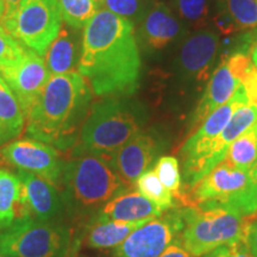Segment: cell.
<instances>
[{"label":"cell","instance_id":"obj_1","mask_svg":"<svg viewBox=\"0 0 257 257\" xmlns=\"http://www.w3.org/2000/svg\"><path fill=\"white\" fill-rule=\"evenodd\" d=\"M141 55L134 23L99 10L85 27L78 70L95 95L127 96L140 82Z\"/></svg>","mask_w":257,"mask_h":257},{"label":"cell","instance_id":"obj_2","mask_svg":"<svg viewBox=\"0 0 257 257\" xmlns=\"http://www.w3.org/2000/svg\"><path fill=\"white\" fill-rule=\"evenodd\" d=\"M91 101L92 89L79 72L50 76L27 118L28 136L62 152L72 149Z\"/></svg>","mask_w":257,"mask_h":257},{"label":"cell","instance_id":"obj_3","mask_svg":"<svg viewBox=\"0 0 257 257\" xmlns=\"http://www.w3.org/2000/svg\"><path fill=\"white\" fill-rule=\"evenodd\" d=\"M59 187L67 217L87 221L106 202L130 189L124 180L101 156H73L64 162Z\"/></svg>","mask_w":257,"mask_h":257},{"label":"cell","instance_id":"obj_4","mask_svg":"<svg viewBox=\"0 0 257 257\" xmlns=\"http://www.w3.org/2000/svg\"><path fill=\"white\" fill-rule=\"evenodd\" d=\"M147 120L143 106L124 96H110L89 107L73 156L91 155L110 160L113 154L142 131Z\"/></svg>","mask_w":257,"mask_h":257},{"label":"cell","instance_id":"obj_5","mask_svg":"<svg viewBox=\"0 0 257 257\" xmlns=\"http://www.w3.org/2000/svg\"><path fill=\"white\" fill-rule=\"evenodd\" d=\"M185 227L182 246L194 257L205 256L224 244L246 236L250 221L242 213L225 205L184 207Z\"/></svg>","mask_w":257,"mask_h":257},{"label":"cell","instance_id":"obj_6","mask_svg":"<svg viewBox=\"0 0 257 257\" xmlns=\"http://www.w3.org/2000/svg\"><path fill=\"white\" fill-rule=\"evenodd\" d=\"M72 240V229L66 221L21 218L0 232V252L11 257H67Z\"/></svg>","mask_w":257,"mask_h":257},{"label":"cell","instance_id":"obj_7","mask_svg":"<svg viewBox=\"0 0 257 257\" xmlns=\"http://www.w3.org/2000/svg\"><path fill=\"white\" fill-rule=\"evenodd\" d=\"M59 0H23L3 27L29 49L46 55L62 28Z\"/></svg>","mask_w":257,"mask_h":257},{"label":"cell","instance_id":"obj_8","mask_svg":"<svg viewBox=\"0 0 257 257\" xmlns=\"http://www.w3.org/2000/svg\"><path fill=\"white\" fill-rule=\"evenodd\" d=\"M185 227L182 208H173L147 221L115 248V257H160L180 238Z\"/></svg>","mask_w":257,"mask_h":257},{"label":"cell","instance_id":"obj_9","mask_svg":"<svg viewBox=\"0 0 257 257\" xmlns=\"http://www.w3.org/2000/svg\"><path fill=\"white\" fill-rule=\"evenodd\" d=\"M0 160L16 170H24L59 187L64 161L54 147L34 140H15L0 148Z\"/></svg>","mask_w":257,"mask_h":257},{"label":"cell","instance_id":"obj_10","mask_svg":"<svg viewBox=\"0 0 257 257\" xmlns=\"http://www.w3.org/2000/svg\"><path fill=\"white\" fill-rule=\"evenodd\" d=\"M0 75L17 98L25 118H28L50 79L46 61L36 51L25 47L19 59L0 68Z\"/></svg>","mask_w":257,"mask_h":257},{"label":"cell","instance_id":"obj_11","mask_svg":"<svg viewBox=\"0 0 257 257\" xmlns=\"http://www.w3.org/2000/svg\"><path fill=\"white\" fill-rule=\"evenodd\" d=\"M249 172L223 160L197 184L185 189L181 206L200 207L219 205L238 194L248 184Z\"/></svg>","mask_w":257,"mask_h":257},{"label":"cell","instance_id":"obj_12","mask_svg":"<svg viewBox=\"0 0 257 257\" xmlns=\"http://www.w3.org/2000/svg\"><path fill=\"white\" fill-rule=\"evenodd\" d=\"M16 173L21 181V218L41 223L64 221L67 212L57 186L24 170Z\"/></svg>","mask_w":257,"mask_h":257},{"label":"cell","instance_id":"obj_13","mask_svg":"<svg viewBox=\"0 0 257 257\" xmlns=\"http://www.w3.org/2000/svg\"><path fill=\"white\" fill-rule=\"evenodd\" d=\"M163 148L165 142L159 134L153 130L141 131L108 161L125 184L133 187L137 179L155 165Z\"/></svg>","mask_w":257,"mask_h":257},{"label":"cell","instance_id":"obj_14","mask_svg":"<svg viewBox=\"0 0 257 257\" xmlns=\"http://www.w3.org/2000/svg\"><path fill=\"white\" fill-rule=\"evenodd\" d=\"M245 104H248V99L243 86L240 85L232 98L226 104L221 105L216 111L212 112L200 124L198 130L192 136H189L181 149V155L184 157V179L191 174L199 161L205 156L214 138L229 123L234 111Z\"/></svg>","mask_w":257,"mask_h":257},{"label":"cell","instance_id":"obj_15","mask_svg":"<svg viewBox=\"0 0 257 257\" xmlns=\"http://www.w3.org/2000/svg\"><path fill=\"white\" fill-rule=\"evenodd\" d=\"M255 121H257V106L245 104L237 108L224 130L214 138L205 156L199 161L191 174L185 179L186 188H189L191 186L197 184L199 180L204 178L217 165H219L226 156L227 149L231 144L244 131L248 130Z\"/></svg>","mask_w":257,"mask_h":257},{"label":"cell","instance_id":"obj_16","mask_svg":"<svg viewBox=\"0 0 257 257\" xmlns=\"http://www.w3.org/2000/svg\"><path fill=\"white\" fill-rule=\"evenodd\" d=\"M218 47L219 41L213 32L201 31L188 38L180 51V68L184 75L198 81L207 80Z\"/></svg>","mask_w":257,"mask_h":257},{"label":"cell","instance_id":"obj_17","mask_svg":"<svg viewBox=\"0 0 257 257\" xmlns=\"http://www.w3.org/2000/svg\"><path fill=\"white\" fill-rule=\"evenodd\" d=\"M163 213L166 212L138 191H126L106 202L89 220H152Z\"/></svg>","mask_w":257,"mask_h":257},{"label":"cell","instance_id":"obj_18","mask_svg":"<svg viewBox=\"0 0 257 257\" xmlns=\"http://www.w3.org/2000/svg\"><path fill=\"white\" fill-rule=\"evenodd\" d=\"M242 83L231 74L226 60L221 61L220 66L212 74L206 91L199 102L193 115V126H198L221 105L226 104L232 98Z\"/></svg>","mask_w":257,"mask_h":257},{"label":"cell","instance_id":"obj_19","mask_svg":"<svg viewBox=\"0 0 257 257\" xmlns=\"http://www.w3.org/2000/svg\"><path fill=\"white\" fill-rule=\"evenodd\" d=\"M81 40L78 29L69 25L61 28L59 35L46 53L44 61L50 76L76 72L81 53Z\"/></svg>","mask_w":257,"mask_h":257},{"label":"cell","instance_id":"obj_20","mask_svg":"<svg viewBox=\"0 0 257 257\" xmlns=\"http://www.w3.org/2000/svg\"><path fill=\"white\" fill-rule=\"evenodd\" d=\"M181 32V25L165 4H156L144 16L141 25V38L148 48L162 49L176 40Z\"/></svg>","mask_w":257,"mask_h":257},{"label":"cell","instance_id":"obj_21","mask_svg":"<svg viewBox=\"0 0 257 257\" xmlns=\"http://www.w3.org/2000/svg\"><path fill=\"white\" fill-rule=\"evenodd\" d=\"M149 220L118 221V220H88L85 224L86 245L96 250L115 249L133 233Z\"/></svg>","mask_w":257,"mask_h":257},{"label":"cell","instance_id":"obj_22","mask_svg":"<svg viewBox=\"0 0 257 257\" xmlns=\"http://www.w3.org/2000/svg\"><path fill=\"white\" fill-rule=\"evenodd\" d=\"M214 22L223 35L257 27V0H218Z\"/></svg>","mask_w":257,"mask_h":257},{"label":"cell","instance_id":"obj_23","mask_svg":"<svg viewBox=\"0 0 257 257\" xmlns=\"http://www.w3.org/2000/svg\"><path fill=\"white\" fill-rule=\"evenodd\" d=\"M25 119L17 98L0 75V148L21 136Z\"/></svg>","mask_w":257,"mask_h":257},{"label":"cell","instance_id":"obj_24","mask_svg":"<svg viewBox=\"0 0 257 257\" xmlns=\"http://www.w3.org/2000/svg\"><path fill=\"white\" fill-rule=\"evenodd\" d=\"M21 217V181L17 173L0 168V232Z\"/></svg>","mask_w":257,"mask_h":257},{"label":"cell","instance_id":"obj_25","mask_svg":"<svg viewBox=\"0 0 257 257\" xmlns=\"http://www.w3.org/2000/svg\"><path fill=\"white\" fill-rule=\"evenodd\" d=\"M224 160L236 168L251 169L257 161V121L231 144Z\"/></svg>","mask_w":257,"mask_h":257},{"label":"cell","instance_id":"obj_26","mask_svg":"<svg viewBox=\"0 0 257 257\" xmlns=\"http://www.w3.org/2000/svg\"><path fill=\"white\" fill-rule=\"evenodd\" d=\"M135 186L141 194L157 205L165 212L178 207V202L168 189L160 181L154 168L148 169L137 179Z\"/></svg>","mask_w":257,"mask_h":257},{"label":"cell","instance_id":"obj_27","mask_svg":"<svg viewBox=\"0 0 257 257\" xmlns=\"http://www.w3.org/2000/svg\"><path fill=\"white\" fill-rule=\"evenodd\" d=\"M59 3L64 23L78 30L86 27L99 11L94 0H59Z\"/></svg>","mask_w":257,"mask_h":257},{"label":"cell","instance_id":"obj_28","mask_svg":"<svg viewBox=\"0 0 257 257\" xmlns=\"http://www.w3.org/2000/svg\"><path fill=\"white\" fill-rule=\"evenodd\" d=\"M154 170L163 186L172 193L176 202L181 205L185 191L178 159H175L174 156H160L155 162Z\"/></svg>","mask_w":257,"mask_h":257},{"label":"cell","instance_id":"obj_29","mask_svg":"<svg viewBox=\"0 0 257 257\" xmlns=\"http://www.w3.org/2000/svg\"><path fill=\"white\" fill-rule=\"evenodd\" d=\"M219 205L232 207L239 213H242L244 217L251 216L257 210V161L249 170L248 184L245 188L227 201Z\"/></svg>","mask_w":257,"mask_h":257},{"label":"cell","instance_id":"obj_30","mask_svg":"<svg viewBox=\"0 0 257 257\" xmlns=\"http://www.w3.org/2000/svg\"><path fill=\"white\" fill-rule=\"evenodd\" d=\"M176 9L185 21L195 27L204 24L208 15L207 0H176Z\"/></svg>","mask_w":257,"mask_h":257},{"label":"cell","instance_id":"obj_31","mask_svg":"<svg viewBox=\"0 0 257 257\" xmlns=\"http://www.w3.org/2000/svg\"><path fill=\"white\" fill-rule=\"evenodd\" d=\"M98 6L119 17L130 19L142 15L143 0H99Z\"/></svg>","mask_w":257,"mask_h":257},{"label":"cell","instance_id":"obj_32","mask_svg":"<svg viewBox=\"0 0 257 257\" xmlns=\"http://www.w3.org/2000/svg\"><path fill=\"white\" fill-rule=\"evenodd\" d=\"M25 47L21 44L0 23V68L6 63L19 59Z\"/></svg>","mask_w":257,"mask_h":257},{"label":"cell","instance_id":"obj_33","mask_svg":"<svg viewBox=\"0 0 257 257\" xmlns=\"http://www.w3.org/2000/svg\"><path fill=\"white\" fill-rule=\"evenodd\" d=\"M206 257H253L246 242L245 237L234 240L232 243L224 244L213 251L207 253Z\"/></svg>","mask_w":257,"mask_h":257},{"label":"cell","instance_id":"obj_34","mask_svg":"<svg viewBox=\"0 0 257 257\" xmlns=\"http://www.w3.org/2000/svg\"><path fill=\"white\" fill-rule=\"evenodd\" d=\"M226 62L231 74L234 78L238 79L239 82L255 67L250 57L243 51H237V53L232 54L229 59H226Z\"/></svg>","mask_w":257,"mask_h":257},{"label":"cell","instance_id":"obj_35","mask_svg":"<svg viewBox=\"0 0 257 257\" xmlns=\"http://www.w3.org/2000/svg\"><path fill=\"white\" fill-rule=\"evenodd\" d=\"M244 92H245L248 104L257 106V68H253L240 80Z\"/></svg>","mask_w":257,"mask_h":257},{"label":"cell","instance_id":"obj_36","mask_svg":"<svg viewBox=\"0 0 257 257\" xmlns=\"http://www.w3.org/2000/svg\"><path fill=\"white\" fill-rule=\"evenodd\" d=\"M160 257H194L191 255L184 246H182L181 240L178 238L175 242H173L165 250V252L162 253Z\"/></svg>","mask_w":257,"mask_h":257},{"label":"cell","instance_id":"obj_37","mask_svg":"<svg viewBox=\"0 0 257 257\" xmlns=\"http://www.w3.org/2000/svg\"><path fill=\"white\" fill-rule=\"evenodd\" d=\"M245 238L252 256L257 257V219L250 223Z\"/></svg>","mask_w":257,"mask_h":257},{"label":"cell","instance_id":"obj_38","mask_svg":"<svg viewBox=\"0 0 257 257\" xmlns=\"http://www.w3.org/2000/svg\"><path fill=\"white\" fill-rule=\"evenodd\" d=\"M22 2L23 0H3V3H4V16H3L2 19L10 17L16 11V9L18 8Z\"/></svg>","mask_w":257,"mask_h":257},{"label":"cell","instance_id":"obj_39","mask_svg":"<svg viewBox=\"0 0 257 257\" xmlns=\"http://www.w3.org/2000/svg\"><path fill=\"white\" fill-rule=\"evenodd\" d=\"M251 60H252L253 66L257 68V37H256V41H255V43H253L252 49H251Z\"/></svg>","mask_w":257,"mask_h":257},{"label":"cell","instance_id":"obj_40","mask_svg":"<svg viewBox=\"0 0 257 257\" xmlns=\"http://www.w3.org/2000/svg\"><path fill=\"white\" fill-rule=\"evenodd\" d=\"M246 219H248L250 223H251V221H253V220H256L257 219V210L253 212V213L251 214V216H249V217H246Z\"/></svg>","mask_w":257,"mask_h":257},{"label":"cell","instance_id":"obj_41","mask_svg":"<svg viewBox=\"0 0 257 257\" xmlns=\"http://www.w3.org/2000/svg\"><path fill=\"white\" fill-rule=\"evenodd\" d=\"M3 16H4V3L3 0H0V22H2Z\"/></svg>","mask_w":257,"mask_h":257},{"label":"cell","instance_id":"obj_42","mask_svg":"<svg viewBox=\"0 0 257 257\" xmlns=\"http://www.w3.org/2000/svg\"><path fill=\"white\" fill-rule=\"evenodd\" d=\"M0 257H11V256H8V255H4V253L0 252Z\"/></svg>","mask_w":257,"mask_h":257},{"label":"cell","instance_id":"obj_43","mask_svg":"<svg viewBox=\"0 0 257 257\" xmlns=\"http://www.w3.org/2000/svg\"><path fill=\"white\" fill-rule=\"evenodd\" d=\"M94 2H99V0H94Z\"/></svg>","mask_w":257,"mask_h":257}]
</instances>
